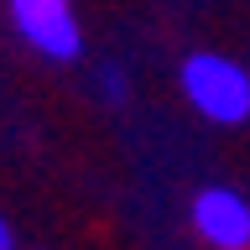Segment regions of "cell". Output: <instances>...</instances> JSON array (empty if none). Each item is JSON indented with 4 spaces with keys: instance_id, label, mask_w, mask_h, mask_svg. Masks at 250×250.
I'll use <instances>...</instances> for the list:
<instances>
[{
    "instance_id": "obj_3",
    "label": "cell",
    "mask_w": 250,
    "mask_h": 250,
    "mask_svg": "<svg viewBox=\"0 0 250 250\" xmlns=\"http://www.w3.org/2000/svg\"><path fill=\"white\" fill-rule=\"evenodd\" d=\"M193 229L214 250H250V198L234 188H203L193 198Z\"/></svg>"
},
{
    "instance_id": "obj_5",
    "label": "cell",
    "mask_w": 250,
    "mask_h": 250,
    "mask_svg": "<svg viewBox=\"0 0 250 250\" xmlns=\"http://www.w3.org/2000/svg\"><path fill=\"white\" fill-rule=\"evenodd\" d=\"M0 250H16V234H11V224H5V214H0Z\"/></svg>"
},
{
    "instance_id": "obj_1",
    "label": "cell",
    "mask_w": 250,
    "mask_h": 250,
    "mask_svg": "<svg viewBox=\"0 0 250 250\" xmlns=\"http://www.w3.org/2000/svg\"><path fill=\"white\" fill-rule=\"evenodd\" d=\"M183 94L203 120L245 125L250 120V73L224 52H193L183 62Z\"/></svg>"
},
{
    "instance_id": "obj_2",
    "label": "cell",
    "mask_w": 250,
    "mask_h": 250,
    "mask_svg": "<svg viewBox=\"0 0 250 250\" xmlns=\"http://www.w3.org/2000/svg\"><path fill=\"white\" fill-rule=\"evenodd\" d=\"M11 26L21 42L37 47L52 62H73L83 52V26L73 16V0H11Z\"/></svg>"
},
{
    "instance_id": "obj_4",
    "label": "cell",
    "mask_w": 250,
    "mask_h": 250,
    "mask_svg": "<svg viewBox=\"0 0 250 250\" xmlns=\"http://www.w3.org/2000/svg\"><path fill=\"white\" fill-rule=\"evenodd\" d=\"M99 78H104V94H109V99H125V73H120V68H104Z\"/></svg>"
}]
</instances>
